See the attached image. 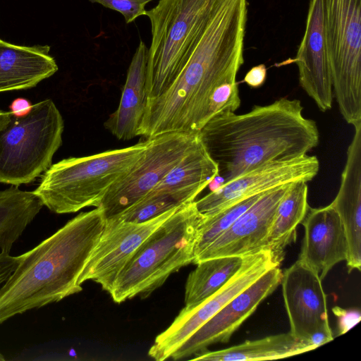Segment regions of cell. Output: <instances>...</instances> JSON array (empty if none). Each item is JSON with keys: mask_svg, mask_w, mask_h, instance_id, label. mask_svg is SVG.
<instances>
[{"mask_svg": "<svg viewBox=\"0 0 361 361\" xmlns=\"http://www.w3.org/2000/svg\"><path fill=\"white\" fill-rule=\"evenodd\" d=\"M280 264L269 250L244 256L239 270L221 288L195 307L190 310L183 308L171 324L156 337L148 355L157 361L171 358L173 353L231 300L270 268Z\"/></svg>", "mask_w": 361, "mask_h": 361, "instance_id": "9c48e42d", "label": "cell"}, {"mask_svg": "<svg viewBox=\"0 0 361 361\" xmlns=\"http://www.w3.org/2000/svg\"><path fill=\"white\" fill-rule=\"evenodd\" d=\"M11 116V112L4 111L0 109V130L8 123Z\"/></svg>", "mask_w": 361, "mask_h": 361, "instance_id": "4dcf8cb0", "label": "cell"}, {"mask_svg": "<svg viewBox=\"0 0 361 361\" xmlns=\"http://www.w3.org/2000/svg\"><path fill=\"white\" fill-rule=\"evenodd\" d=\"M178 207L140 223L106 219L99 241L79 277V283L94 281L110 294L121 271L142 243Z\"/></svg>", "mask_w": 361, "mask_h": 361, "instance_id": "8fae6325", "label": "cell"}, {"mask_svg": "<svg viewBox=\"0 0 361 361\" xmlns=\"http://www.w3.org/2000/svg\"><path fill=\"white\" fill-rule=\"evenodd\" d=\"M317 347L296 338L290 332L246 341L240 344L216 351L197 353L194 360L258 361L271 360L297 355Z\"/></svg>", "mask_w": 361, "mask_h": 361, "instance_id": "ffe728a7", "label": "cell"}, {"mask_svg": "<svg viewBox=\"0 0 361 361\" xmlns=\"http://www.w3.org/2000/svg\"><path fill=\"white\" fill-rule=\"evenodd\" d=\"M333 92L347 123L361 121V0H324Z\"/></svg>", "mask_w": 361, "mask_h": 361, "instance_id": "52a82bcc", "label": "cell"}, {"mask_svg": "<svg viewBox=\"0 0 361 361\" xmlns=\"http://www.w3.org/2000/svg\"><path fill=\"white\" fill-rule=\"evenodd\" d=\"M148 140L101 153L70 157L51 164L33 192L51 212L69 214L98 207L108 190L140 159Z\"/></svg>", "mask_w": 361, "mask_h": 361, "instance_id": "5b68a950", "label": "cell"}, {"mask_svg": "<svg viewBox=\"0 0 361 361\" xmlns=\"http://www.w3.org/2000/svg\"><path fill=\"white\" fill-rule=\"evenodd\" d=\"M319 170L317 157L307 154L269 162L220 185L195 201L196 207L202 214L211 215L241 200L276 187L297 181L307 183L317 175Z\"/></svg>", "mask_w": 361, "mask_h": 361, "instance_id": "7c38bea8", "label": "cell"}, {"mask_svg": "<svg viewBox=\"0 0 361 361\" xmlns=\"http://www.w3.org/2000/svg\"><path fill=\"white\" fill-rule=\"evenodd\" d=\"M19 262V256L0 253V287L11 275Z\"/></svg>", "mask_w": 361, "mask_h": 361, "instance_id": "83f0119b", "label": "cell"}, {"mask_svg": "<svg viewBox=\"0 0 361 361\" xmlns=\"http://www.w3.org/2000/svg\"><path fill=\"white\" fill-rule=\"evenodd\" d=\"M333 311L338 318L340 334H345L360 320V312L336 307Z\"/></svg>", "mask_w": 361, "mask_h": 361, "instance_id": "4316f807", "label": "cell"}, {"mask_svg": "<svg viewBox=\"0 0 361 361\" xmlns=\"http://www.w3.org/2000/svg\"><path fill=\"white\" fill-rule=\"evenodd\" d=\"M204 217L195 201L179 207L146 238L121 271L110 293L113 300L121 303L149 295L171 274L194 263Z\"/></svg>", "mask_w": 361, "mask_h": 361, "instance_id": "277c9868", "label": "cell"}, {"mask_svg": "<svg viewBox=\"0 0 361 361\" xmlns=\"http://www.w3.org/2000/svg\"><path fill=\"white\" fill-rule=\"evenodd\" d=\"M264 192L241 200L213 214L204 215L205 217L200 225L196 242L195 258L214 240L226 231Z\"/></svg>", "mask_w": 361, "mask_h": 361, "instance_id": "603a6c76", "label": "cell"}, {"mask_svg": "<svg viewBox=\"0 0 361 361\" xmlns=\"http://www.w3.org/2000/svg\"><path fill=\"white\" fill-rule=\"evenodd\" d=\"M322 281L298 260L283 271L281 281L290 333L317 348L334 340Z\"/></svg>", "mask_w": 361, "mask_h": 361, "instance_id": "30bf717a", "label": "cell"}, {"mask_svg": "<svg viewBox=\"0 0 361 361\" xmlns=\"http://www.w3.org/2000/svg\"><path fill=\"white\" fill-rule=\"evenodd\" d=\"M240 105V99L236 80L226 82L216 88L210 99L207 116V121L222 111L235 112Z\"/></svg>", "mask_w": 361, "mask_h": 361, "instance_id": "d4e9b609", "label": "cell"}, {"mask_svg": "<svg viewBox=\"0 0 361 361\" xmlns=\"http://www.w3.org/2000/svg\"><path fill=\"white\" fill-rule=\"evenodd\" d=\"M296 99L255 105L245 114H216L199 131L200 139L227 183L269 162L307 154L319 144L316 122L305 118Z\"/></svg>", "mask_w": 361, "mask_h": 361, "instance_id": "7a4b0ae2", "label": "cell"}, {"mask_svg": "<svg viewBox=\"0 0 361 361\" xmlns=\"http://www.w3.org/2000/svg\"><path fill=\"white\" fill-rule=\"evenodd\" d=\"M178 207H180V205L169 195L149 192L124 212L110 219L140 223L157 217Z\"/></svg>", "mask_w": 361, "mask_h": 361, "instance_id": "cb8c5ba5", "label": "cell"}, {"mask_svg": "<svg viewBox=\"0 0 361 361\" xmlns=\"http://www.w3.org/2000/svg\"><path fill=\"white\" fill-rule=\"evenodd\" d=\"M244 257L210 258L197 262L188 276L185 290V307L190 310L221 288L239 270Z\"/></svg>", "mask_w": 361, "mask_h": 361, "instance_id": "7402d4cb", "label": "cell"}, {"mask_svg": "<svg viewBox=\"0 0 361 361\" xmlns=\"http://www.w3.org/2000/svg\"><path fill=\"white\" fill-rule=\"evenodd\" d=\"M106 224L100 207L81 212L30 250L0 287V324L82 290L79 277Z\"/></svg>", "mask_w": 361, "mask_h": 361, "instance_id": "3957f363", "label": "cell"}, {"mask_svg": "<svg viewBox=\"0 0 361 361\" xmlns=\"http://www.w3.org/2000/svg\"><path fill=\"white\" fill-rule=\"evenodd\" d=\"M282 274L280 264L267 270L197 329L171 358L176 360L189 357L205 351L214 343H227L259 305L281 284Z\"/></svg>", "mask_w": 361, "mask_h": 361, "instance_id": "4fadbf2b", "label": "cell"}, {"mask_svg": "<svg viewBox=\"0 0 361 361\" xmlns=\"http://www.w3.org/2000/svg\"><path fill=\"white\" fill-rule=\"evenodd\" d=\"M63 129L51 99L32 104L22 117L11 115L0 130V182L18 187L44 173L62 144Z\"/></svg>", "mask_w": 361, "mask_h": 361, "instance_id": "8992f818", "label": "cell"}, {"mask_svg": "<svg viewBox=\"0 0 361 361\" xmlns=\"http://www.w3.org/2000/svg\"><path fill=\"white\" fill-rule=\"evenodd\" d=\"M290 184L264 192L197 256L194 264L210 258L244 257L267 250V238L277 206Z\"/></svg>", "mask_w": 361, "mask_h": 361, "instance_id": "5bb4252c", "label": "cell"}, {"mask_svg": "<svg viewBox=\"0 0 361 361\" xmlns=\"http://www.w3.org/2000/svg\"><path fill=\"white\" fill-rule=\"evenodd\" d=\"M153 0H90L103 6L119 12L123 15L127 24L137 18L145 15V6Z\"/></svg>", "mask_w": 361, "mask_h": 361, "instance_id": "484cf974", "label": "cell"}, {"mask_svg": "<svg viewBox=\"0 0 361 361\" xmlns=\"http://www.w3.org/2000/svg\"><path fill=\"white\" fill-rule=\"evenodd\" d=\"M217 175V165L200 140L150 192L167 194L181 206L195 201Z\"/></svg>", "mask_w": 361, "mask_h": 361, "instance_id": "d6986e66", "label": "cell"}, {"mask_svg": "<svg viewBox=\"0 0 361 361\" xmlns=\"http://www.w3.org/2000/svg\"><path fill=\"white\" fill-rule=\"evenodd\" d=\"M147 59L148 48L140 40L128 67L119 105L104 124L118 140H128L138 135L147 101Z\"/></svg>", "mask_w": 361, "mask_h": 361, "instance_id": "ac0fdd59", "label": "cell"}, {"mask_svg": "<svg viewBox=\"0 0 361 361\" xmlns=\"http://www.w3.org/2000/svg\"><path fill=\"white\" fill-rule=\"evenodd\" d=\"M247 0H219L209 19L176 49L180 72L158 97L147 101L138 135L199 133L210 99L221 85L235 81L244 63Z\"/></svg>", "mask_w": 361, "mask_h": 361, "instance_id": "6da1fadb", "label": "cell"}, {"mask_svg": "<svg viewBox=\"0 0 361 361\" xmlns=\"http://www.w3.org/2000/svg\"><path fill=\"white\" fill-rule=\"evenodd\" d=\"M305 234L298 261L323 280L338 263L346 260L348 247L340 218L331 204L309 206L301 223Z\"/></svg>", "mask_w": 361, "mask_h": 361, "instance_id": "2e32d148", "label": "cell"}, {"mask_svg": "<svg viewBox=\"0 0 361 361\" xmlns=\"http://www.w3.org/2000/svg\"><path fill=\"white\" fill-rule=\"evenodd\" d=\"M47 45L23 46L0 39V92L26 90L58 71Z\"/></svg>", "mask_w": 361, "mask_h": 361, "instance_id": "e0dca14e", "label": "cell"}, {"mask_svg": "<svg viewBox=\"0 0 361 361\" xmlns=\"http://www.w3.org/2000/svg\"><path fill=\"white\" fill-rule=\"evenodd\" d=\"M32 106V104L28 99L19 97L11 102L9 108L12 116L22 117L30 111Z\"/></svg>", "mask_w": 361, "mask_h": 361, "instance_id": "f546056e", "label": "cell"}, {"mask_svg": "<svg viewBox=\"0 0 361 361\" xmlns=\"http://www.w3.org/2000/svg\"><path fill=\"white\" fill-rule=\"evenodd\" d=\"M324 0L310 2L306 28L295 59L299 82L320 111L332 107V78L327 52L324 27Z\"/></svg>", "mask_w": 361, "mask_h": 361, "instance_id": "9a60e30c", "label": "cell"}, {"mask_svg": "<svg viewBox=\"0 0 361 361\" xmlns=\"http://www.w3.org/2000/svg\"><path fill=\"white\" fill-rule=\"evenodd\" d=\"M142 156L108 190L98 207L114 217L147 195L197 145L198 133H166L150 137Z\"/></svg>", "mask_w": 361, "mask_h": 361, "instance_id": "ba28073f", "label": "cell"}, {"mask_svg": "<svg viewBox=\"0 0 361 361\" xmlns=\"http://www.w3.org/2000/svg\"><path fill=\"white\" fill-rule=\"evenodd\" d=\"M4 360H5L4 356L3 355V354H1L0 353V361H4Z\"/></svg>", "mask_w": 361, "mask_h": 361, "instance_id": "1f68e13d", "label": "cell"}, {"mask_svg": "<svg viewBox=\"0 0 361 361\" xmlns=\"http://www.w3.org/2000/svg\"><path fill=\"white\" fill-rule=\"evenodd\" d=\"M307 191L306 182L292 183L277 206L267 238V250L281 262L309 207Z\"/></svg>", "mask_w": 361, "mask_h": 361, "instance_id": "44dd1931", "label": "cell"}, {"mask_svg": "<svg viewBox=\"0 0 361 361\" xmlns=\"http://www.w3.org/2000/svg\"><path fill=\"white\" fill-rule=\"evenodd\" d=\"M267 78V68L264 64L252 67L245 75L243 82L251 87L262 86Z\"/></svg>", "mask_w": 361, "mask_h": 361, "instance_id": "f1b7e54d", "label": "cell"}]
</instances>
